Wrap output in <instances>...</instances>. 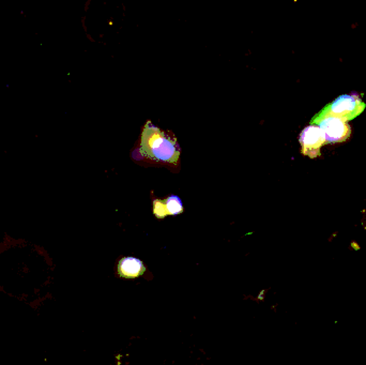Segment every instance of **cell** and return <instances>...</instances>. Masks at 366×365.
<instances>
[{"instance_id":"cell-1","label":"cell","mask_w":366,"mask_h":365,"mask_svg":"<svg viewBox=\"0 0 366 365\" xmlns=\"http://www.w3.org/2000/svg\"><path fill=\"white\" fill-rule=\"evenodd\" d=\"M139 152L147 159L162 163H177L180 156L177 140L168 137L149 121L141 134Z\"/></svg>"},{"instance_id":"cell-2","label":"cell","mask_w":366,"mask_h":365,"mask_svg":"<svg viewBox=\"0 0 366 365\" xmlns=\"http://www.w3.org/2000/svg\"><path fill=\"white\" fill-rule=\"evenodd\" d=\"M364 108L365 103L362 101L359 94H344L338 96L332 103L325 106L316 116H314L311 125H315L325 117L338 118L345 123H348L361 115Z\"/></svg>"},{"instance_id":"cell-3","label":"cell","mask_w":366,"mask_h":365,"mask_svg":"<svg viewBox=\"0 0 366 365\" xmlns=\"http://www.w3.org/2000/svg\"><path fill=\"white\" fill-rule=\"evenodd\" d=\"M314 125H317L323 132L325 145L345 142L352 135L350 125L338 118L325 117Z\"/></svg>"},{"instance_id":"cell-4","label":"cell","mask_w":366,"mask_h":365,"mask_svg":"<svg viewBox=\"0 0 366 365\" xmlns=\"http://www.w3.org/2000/svg\"><path fill=\"white\" fill-rule=\"evenodd\" d=\"M299 142L302 146V154L315 159L321 156V148L325 145V137L317 125H311L302 131Z\"/></svg>"},{"instance_id":"cell-5","label":"cell","mask_w":366,"mask_h":365,"mask_svg":"<svg viewBox=\"0 0 366 365\" xmlns=\"http://www.w3.org/2000/svg\"><path fill=\"white\" fill-rule=\"evenodd\" d=\"M154 212L156 218L163 219L167 216H177L183 212L181 200L177 195H170L165 200H154Z\"/></svg>"},{"instance_id":"cell-6","label":"cell","mask_w":366,"mask_h":365,"mask_svg":"<svg viewBox=\"0 0 366 365\" xmlns=\"http://www.w3.org/2000/svg\"><path fill=\"white\" fill-rule=\"evenodd\" d=\"M144 264L141 260L134 258H125L118 264V273L125 279H135L144 274Z\"/></svg>"}]
</instances>
